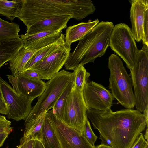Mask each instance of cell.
<instances>
[{"instance_id":"d6a6232c","label":"cell","mask_w":148,"mask_h":148,"mask_svg":"<svg viewBox=\"0 0 148 148\" xmlns=\"http://www.w3.org/2000/svg\"><path fill=\"white\" fill-rule=\"evenodd\" d=\"M9 134L6 132L0 133V147L2 146Z\"/></svg>"},{"instance_id":"3957f363","label":"cell","mask_w":148,"mask_h":148,"mask_svg":"<svg viewBox=\"0 0 148 148\" xmlns=\"http://www.w3.org/2000/svg\"><path fill=\"white\" fill-rule=\"evenodd\" d=\"M114 25L111 22H99L82 38L74 51L70 53L64 66L67 70H74L81 64L94 63L103 56L109 46L110 39Z\"/></svg>"},{"instance_id":"4316f807","label":"cell","mask_w":148,"mask_h":148,"mask_svg":"<svg viewBox=\"0 0 148 148\" xmlns=\"http://www.w3.org/2000/svg\"><path fill=\"white\" fill-rule=\"evenodd\" d=\"M83 135L92 146H95V143L98 137L93 132L87 117L86 119Z\"/></svg>"},{"instance_id":"9a60e30c","label":"cell","mask_w":148,"mask_h":148,"mask_svg":"<svg viewBox=\"0 0 148 148\" xmlns=\"http://www.w3.org/2000/svg\"><path fill=\"white\" fill-rule=\"evenodd\" d=\"M130 19L131 30L134 39L137 42L142 40L143 37V25L145 13L148 9V0H131Z\"/></svg>"},{"instance_id":"e575fe53","label":"cell","mask_w":148,"mask_h":148,"mask_svg":"<svg viewBox=\"0 0 148 148\" xmlns=\"http://www.w3.org/2000/svg\"><path fill=\"white\" fill-rule=\"evenodd\" d=\"M34 140L31 139L27 140L24 148H33Z\"/></svg>"},{"instance_id":"f35d334b","label":"cell","mask_w":148,"mask_h":148,"mask_svg":"<svg viewBox=\"0 0 148 148\" xmlns=\"http://www.w3.org/2000/svg\"><path fill=\"white\" fill-rule=\"evenodd\" d=\"M148 129H146L145 135H144V138L147 140V141L148 142Z\"/></svg>"},{"instance_id":"6da1fadb","label":"cell","mask_w":148,"mask_h":148,"mask_svg":"<svg viewBox=\"0 0 148 148\" xmlns=\"http://www.w3.org/2000/svg\"><path fill=\"white\" fill-rule=\"evenodd\" d=\"M87 116L100 135L110 141L113 148H131L142 132L148 128L145 116L137 110L113 112L88 109Z\"/></svg>"},{"instance_id":"74e56055","label":"cell","mask_w":148,"mask_h":148,"mask_svg":"<svg viewBox=\"0 0 148 148\" xmlns=\"http://www.w3.org/2000/svg\"><path fill=\"white\" fill-rule=\"evenodd\" d=\"M94 148H113L112 147L105 145L103 144H101L95 146Z\"/></svg>"},{"instance_id":"4fadbf2b","label":"cell","mask_w":148,"mask_h":148,"mask_svg":"<svg viewBox=\"0 0 148 148\" xmlns=\"http://www.w3.org/2000/svg\"><path fill=\"white\" fill-rule=\"evenodd\" d=\"M7 76L16 93L31 99L40 96L46 88L45 83L42 79H31L21 74L15 76L7 75Z\"/></svg>"},{"instance_id":"cb8c5ba5","label":"cell","mask_w":148,"mask_h":148,"mask_svg":"<svg viewBox=\"0 0 148 148\" xmlns=\"http://www.w3.org/2000/svg\"><path fill=\"white\" fill-rule=\"evenodd\" d=\"M22 0H0V15L6 16L12 22L19 12Z\"/></svg>"},{"instance_id":"83f0119b","label":"cell","mask_w":148,"mask_h":148,"mask_svg":"<svg viewBox=\"0 0 148 148\" xmlns=\"http://www.w3.org/2000/svg\"><path fill=\"white\" fill-rule=\"evenodd\" d=\"M11 125V122L5 116L0 114V133L6 132L9 134L12 131Z\"/></svg>"},{"instance_id":"7402d4cb","label":"cell","mask_w":148,"mask_h":148,"mask_svg":"<svg viewBox=\"0 0 148 148\" xmlns=\"http://www.w3.org/2000/svg\"><path fill=\"white\" fill-rule=\"evenodd\" d=\"M40 141L44 148H60L58 140L46 113L42 127Z\"/></svg>"},{"instance_id":"f546056e","label":"cell","mask_w":148,"mask_h":148,"mask_svg":"<svg viewBox=\"0 0 148 148\" xmlns=\"http://www.w3.org/2000/svg\"><path fill=\"white\" fill-rule=\"evenodd\" d=\"M20 74L31 79L34 80L42 79L41 77L38 73L31 69H28L23 71Z\"/></svg>"},{"instance_id":"5bb4252c","label":"cell","mask_w":148,"mask_h":148,"mask_svg":"<svg viewBox=\"0 0 148 148\" xmlns=\"http://www.w3.org/2000/svg\"><path fill=\"white\" fill-rule=\"evenodd\" d=\"M73 15L66 14L46 18L34 23L28 28L26 33L21 37H25L43 32L62 30L67 27V24Z\"/></svg>"},{"instance_id":"603a6c76","label":"cell","mask_w":148,"mask_h":148,"mask_svg":"<svg viewBox=\"0 0 148 148\" xmlns=\"http://www.w3.org/2000/svg\"><path fill=\"white\" fill-rule=\"evenodd\" d=\"M20 30L19 25L16 23H10L0 18V40H20L18 34Z\"/></svg>"},{"instance_id":"ba28073f","label":"cell","mask_w":148,"mask_h":148,"mask_svg":"<svg viewBox=\"0 0 148 148\" xmlns=\"http://www.w3.org/2000/svg\"><path fill=\"white\" fill-rule=\"evenodd\" d=\"M87 110L82 92L74 85L65 103L62 121L83 135Z\"/></svg>"},{"instance_id":"d4e9b609","label":"cell","mask_w":148,"mask_h":148,"mask_svg":"<svg viewBox=\"0 0 148 148\" xmlns=\"http://www.w3.org/2000/svg\"><path fill=\"white\" fill-rule=\"evenodd\" d=\"M74 80L71 82L60 96L57 100L52 111L53 113L62 121L64 106L68 95L74 85Z\"/></svg>"},{"instance_id":"9c48e42d","label":"cell","mask_w":148,"mask_h":148,"mask_svg":"<svg viewBox=\"0 0 148 148\" xmlns=\"http://www.w3.org/2000/svg\"><path fill=\"white\" fill-rule=\"evenodd\" d=\"M0 90L6 106L8 117L16 121L25 120L31 111L33 100L18 94L0 77Z\"/></svg>"},{"instance_id":"7c38bea8","label":"cell","mask_w":148,"mask_h":148,"mask_svg":"<svg viewBox=\"0 0 148 148\" xmlns=\"http://www.w3.org/2000/svg\"><path fill=\"white\" fill-rule=\"evenodd\" d=\"M71 50L70 47L66 45L61 46L29 69L38 73L42 79L49 80L64 65Z\"/></svg>"},{"instance_id":"ffe728a7","label":"cell","mask_w":148,"mask_h":148,"mask_svg":"<svg viewBox=\"0 0 148 148\" xmlns=\"http://www.w3.org/2000/svg\"><path fill=\"white\" fill-rule=\"evenodd\" d=\"M45 111L37 117L25 123V128L22 137L27 141L32 139L40 141L43 123L46 112Z\"/></svg>"},{"instance_id":"2e32d148","label":"cell","mask_w":148,"mask_h":148,"mask_svg":"<svg viewBox=\"0 0 148 148\" xmlns=\"http://www.w3.org/2000/svg\"><path fill=\"white\" fill-rule=\"evenodd\" d=\"M62 30L43 32L21 37L23 47L28 50H39L51 45L65 37Z\"/></svg>"},{"instance_id":"484cf974","label":"cell","mask_w":148,"mask_h":148,"mask_svg":"<svg viewBox=\"0 0 148 148\" xmlns=\"http://www.w3.org/2000/svg\"><path fill=\"white\" fill-rule=\"evenodd\" d=\"M75 74L74 87L80 92H83L85 84L88 82L90 73L84 66L79 64L74 70Z\"/></svg>"},{"instance_id":"44dd1931","label":"cell","mask_w":148,"mask_h":148,"mask_svg":"<svg viewBox=\"0 0 148 148\" xmlns=\"http://www.w3.org/2000/svg\"><path fill=\"white\" fill-rule=\"evenodd\" d=\"M64 38L65 37L37 51L27 62L24 67L23 71L30 69L54 50L61 46L65 45Z\"/></svg>"},{"instance_id":"1f68e13d","label":"cell","mask_w":148,"mask_h":148,"mask_svg":"<svg viewBox=\"0 0 148 148\" xmlns=\"http://www.w3.org/2000/svg\"><path fill=\"white\" fill-rule=\"evenodd\" d=\"M0 113L2 114L6 115L7 108L3 97L2 94L0 90Z\"/></svg>"},{"instance_id":"52a82bcc","label":"cell","mask_w":148,"mask_h":148,"mask_svg":"<svg viewBox=\"0 0 148 148\" xmlns=\"http://www.w3.org/2000/svg\"><path fill=\"white\" fill-rule=\"evenodd\" d=\"M109 46L131 69L139 51L131 28L127 24L120 23L114 26L110 39Z\"/></svg>"},{"instance_id":"8fae6325","label":"cell","mask_w":148,"mask_h":148,"mask_svg":"<svg viewBox=\"0 0 148 148\" xmlns=\"http://www.w3.org/2000/svg\"><path fill=\"white\" fill-rule=\"evenodd\" d=\"M84 99L88 109L108 111L111 109L114 98L102 85L93 81L87 82L82 92Z\"/></svg>"},{"instance_id":"5b68a950","label":"cell","mask_w":148,"mask_h":148,"mask_svg":"<svg viewBox=\"0 0 148 148\" xmlns=\"http://www.w3.org/2000/svg\"><path fill=\"white\" fill-rule=\"evenodd\" d=\"M75 79L74 72L62 70L54 75L47 82L46 88L38 97L26 119V123L39 116L45 111L52 109L58 98L68 84Z\"/></svg>"},{"instance_id":"30bf717a","label":"cell","mask_w":148,"mask_h":148,"mask_svg":"<svg viewBox=\"0 0 148 148\" xmlns=\"http://www.w3.org/2000/svg\"><path fill=\"white\" fill-rule=\"evenodd\" d=\"M46 114L60 148H94L83 135L58 118L53 113L52 110L47 111Z\"/></svg>"},{"instance_id":"836d02e7","label":"cell","mask_w":148,"mask_h":148,"mask_svg":"<svg viewBox=\"0 0 148 148\" xmlns=\"http://www.w3.org/2000/svg\"><path fill=\"white\" fill-rule=\"evenodd\" d=\"M99 138L101 140V144L109 146L112 147L111 143L108 139L101 135H100Z\"/></svg>"},{"instance_id":"d6986e66","label":"cell","mask_w":148,"mask_h":148,"mask_svg":"<svg viewBox=\"0 0 148 148\" xmlns=\"http://www.w3.org/2000/svg\"><path fill=\"white\" fill-rule=\"evenodd\" d=\"M23 47V43L21 39L18 41L0 40V68L13 59Z\"/></svg>"},{"instance_id":"ab89813d","label":"cell","mask_w":148,"mask_h":148,"mask_svg":"<svg viewBox=\"0 0 148 148\" xmlns=\"http://www.w3.org/2000/svg\"><path fill=\"white\" fill-rule=\"evenodd\" d=\"M145 148H148V145H147L146 147H145Z\"/></svg>"},{"instance_id":"ac0fdd59","label":"cell","mask_w":148,"mask_h":148,"mask_svg":"<svg viewBox=\"0 0 148 148\" xmlns=\"http://www.w3.org/2000/svg\"><path fill=\"white\" fill-rule=\"evenodd\" d=\"M39 50H30L23 47L21 48L16 56L9 61V68L12 75L16 76L22 72L28 60Z\"/></svg>"},{"instance_id":"f1b7e54d","label":"cell","mask_w":148,"mask_h":148,"mask_svg":"<svg viewBox=\"0 0 148 148\" xmlns=\"http://www.w3.org/2000/svg\"><path fill=\"white\" fill-rule=\"evenodd\" d=\"M143 43L148 46V9L145 12L143 25Z\"/></svg>"},{"instance_id":"7a4b0ae2","label":"cell","mask_w":148,"mask_h":148,"mask_svg":"<svg viewBox=\"0 0 148 148\" xmlns=\"http://www.w3.org/2000/svg\"><path fill=\"white\" fill-rule=\"evenodd\" d=\"M95 9L90 0H22L17 17L28 28L40 20L66 14L81 20L92 14Z\"/></svg>"},{"instance_id":"4dcf8cb0","label":"cell","mask_w":148,"mask_h":148,"mask_svg":"<svg viewBox=\"0 0 148 148\" xmlns=\"http://www.w3.org/2000/svg\"><path fill=\"white\" fill-rule=\"evenodd\" d=\"M148 145V142L141 134L134 144L131 148H145Z\"/></svg>"},{"instance_id":"277c9868","label":"cell","mask_w":148,"mask_h":148,"mask_svg":"<svg viewBox=\"0 0 148 148\" xmlns=\"http://www.w3.org/2000/svg\"><path fill=\"white\" fill-rule=\"evenodd\" d=\"M108 67L110 72L109 88L114 98L126 108H133L135 100L131 79L122 61L112 54L108 58Z\"/></svg>"},{"instance_id":"d590c367","label":"cell","mask_w":148,"mask_h":148,"mask_svg":"<svg viewBox=\"0 0 148 148\" xmlns=\"http://www.w3.org/2000/svg\"><path fill=\"white\" fill-rule=\"evenodd\" d=\"M33 148H44V147L40 141L34 140Z\"/></svg>"},{"instance_id":"8992f818","label":"cell","mask_w":148,"mask_h":148,"mask_svg":"<svg viewBox=\"0 0 148 148\" xmlns=\"http://www.w3.org/2000/svg\"><path fill=\"white\" fill-rule=\"evenodd\" d=\"M130 76L136 110L140 112L148 108V46L144 45L139 50Z\"/></svg>"},{"instance_id":"8d00e7d4","label":"cell","mask_w":148,"mask_h":148,"mask_svg":"<svg viewBox=\"0 0 148 148\" xmlns=\"http://www.w3.org/2000/svg\"><path fill=\"white\" fill-rule=\"evenodd\" d=\"M27 141H26L22 137L20 140V144L17 148H24L26 142Z\"/></svg>"},{"instance_id":"e0dca14e","label":"cell","mask_w":148,"mask_h":148,"mask_svg":"<svg viewBox=\"0 0 148 148\" xmlns=\"http://www.w3.org/2000/svg\"><path fill=\"white\" fill-rule=\"evenodd\" d=\"M99 22V20L97 19L68 27L65 32L66 45L70 47L72 43L82 38Z\"/></svg>"}]
</instances>
